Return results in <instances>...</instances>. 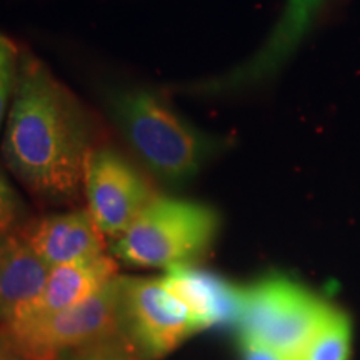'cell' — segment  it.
Masks as SVG:
<instances>
[{
  "label": "cell",
  "mask_w": 360,
  "mask_h": 360,
  "mask_svg": "<svg viewBox=\"0 0 360 360\" xmlns=\"http://www.w3.org/2000/svg\"><path fill=\"white\" fill-rule=\"evenodd\" d=\"M6 342H8L7 334H6V330H4V327L0 326V344H6Z\"/></svg>",
  "instance_id": "obj_19"
},
{
  "label": "cell",
  "mask_w": 360,
  "mask_h": 360,
  "mask_svg": "<svg viewBox=\"0 0 360 360\" xmlns=\"http://www.w3.org/2000/svg\"><path fill=\"white\" fill-rule=\"evenodd\" d=\"M25 222L24 202L0 170V233L17 232Z\"/></svg>",
  "instance_id": "obj_15"
},
{
  "label": "cell",
  "mask_w": 360,
  "mask_h": 360,
  "mask_svg": "<svg viewBox=\"0 0 360 360\" xmlns=\"http://www.w3.org/2000/svg\"><path fill=\"white\" fill-rule=\"evenodd\" d=\"M352 330L344 314L330 309L297 360H349Z\"/></svg>",
  "instance_id": "obj_13"
},
{
  "label": "cell",
  "mask_w": 360,
  "mask_h": 360,
  "mask_svg": "<svg viewBox=\"0 0 360 360\" xmlns=\"http://www.w3.org/2000/svg\"><path fill=\"white\" fill-rule=\"evenodd\" d=\"M67 360H139L120 337L101 342L92 347L70 355Z\"/></svg>",
  "instance_id": "obj_16"
},
{
  "label": "cell",
  "mask_w": 360,
  "mask_h": 360,
  "mask_svg": "<svg viewBox=\"0 0 360 360\" xmlns=\"http://www.w3.org/2000/svg\"><path fill=\"white\" fill-rule=\"evenodd\" d=\"M49 270L19 233H0V323L39 294Z\"/></svg>",
  "instance_id": "obj_12"
},
{
  "label": "cell",
  "mask_w": 360,
  "mask_h": 360,
  "mask_svg": "<svg viewBox=\"0 0 360 360\" xmlns=\"http://www.w3.org/2000/svg\"><path fill=\"white\" fill-rule=\"evenodd\" d=\"M219 215L200 202L155 195L122 236L112 244V257L141 269H170L193 264L210 249Z\"/></svg>",
  "instance_id": "obj_3"
},
{
  "label": "cell",
  "mask_w": 360,
  "mask_h": 360,
  "mask_svg": "<svg viewBox=\"0 0 360 360\" xmlns=\"http://www.w3.org/2000/svg\"><path fill=\"white\" fill-rule=\"evenodd\" d=\"M323 0H287L272 32L255 53L217 77L180 85L192 96H225L255 87L277 74L309 34Z\"/></svg>",
  "instance_id": "obj_8"
},
{
  "label": "cell",
  "mask_w": 360,
  "mask_h": 360,
  "mask_svg": "<svg viewBox=\"0 0 360 360\" xmlns=\"http://www.w3.org/2000/svg\"><path fill=\"white\" fill-rule=\"evenodd\" d=\"M119 335L139 360H159L197 334L191 312L162 277H117Z\"/></svg>",
  "instance_id": "obj_6"
},
{
  "label": "cell",
  "mask_w": 360,
  "mask_h": 360,
  "mask_svg": "<svg viewBox=\"0 0 360 360\" xmlns=\"http://www.w3.org/2000/svg\"><path fill=\"white\" fill-rule=\"evenodd\" d=\"M242 360H297L281 350L252 339H240Z\"/></svg>",
  "instance_id": "obj_17"
},
{
  "label": "cell",
  "mask_w": 360,
  "mask_h": 360,
  "mask_svg": "<svg viewBox=\"0 0 360 360\" xmlns=\"http://www.w3.org/2000/svg\"><path fill=\"white\" fill-rule=\"evenodd\" d=\"M330 309L300 283L270 276L242 289L238 334L297 359Z\"/></svg>",
  "instance_id": "obj_5"
},
{
  "label": "cell",
  "mask_w": 360,
  "mask_h": 360,
  "mask_svg": "<svg viewBox=\"0 0 360 360\" xmlns=\"http://www.w3.org/2000/svg\"><path fill=\"white\" fill-rule=\"evenodd\" d=\"M117 270V259L107 254L53 267L49 270L39 294L22 305L11 319L39 317L82 304L115 278Z\"/></svg>",
  "instance_id": "obj_11"
},
{
  "label": "cell",
  "mask_w": 360,
  "mask_h": 360,
  "mask_svg": "<svg viewBox=\"0 0 360 360\" xmlns=\"http://www.w3.org/2000/svg\"><path fill=\"white\" fill-rule=\"evenodd\" d=\"M17 233L49 269L105 254L107 237L87 209L30 219Z\"/></svg>",
  "instance_id": "obj_9"
},
{
  "label": "cell",
  "mask_w": 360,
  "mask_h": 360,
  "mask_svg": "<svg viewBox=\"0 0 360 360\" xmlns=\"http://www.w3.org/2000/svg\"><path fill=\"white\" fill-rule=\"evenodd\" d=\"M102 101L139 159L167 186L192 180L220 147L217 137L192 125L150 89L109 85L103 87Z\"/></svg>",
  "instance_id": "obj_2"
},
{
  "label": "cell",
  "mask_w": 360,
  "mask_h": 360,
  "mask_svg": "<svg viewBox=\"0 0 360 360\" xmlns=\"http://www.w3.org/2000/svg\"><path fill=\"white\" fill-rule=\"evenodd\" d=\"M87 210L107 238L127 231L157 193L147 179L114 148H94L84 175Z\"/></svg>",
  "instance_id": "obj_7"
},
{
  "label": "cell",
  "mask_w": 360,
  "mask_h": 360,
  "mask_svg": "<svg viewBox=\"0 0 360 360\" xmlns=\"http://www.w3.org/2000/svg\"><path fill=\"white\" fill-rule=\"evenodd\" d=\"M19 58L20 51L15 44L6 34L0 32V129L12 102L17 72H19Z\"/></svg>",
  "instance_id": "obj_14"
},
{
  "label": "cell",
  "mask_w": 360,
  "mask_h": 360,
  "mask_svg": "<svg viewBox=\"0 0 360 360\" xmlns=\"http://www.w3.org/2000/svg\"><path fill=\"white\" fill-rule=\"evenodd\" d=\"M117 277L74 307L39 317L8 319L0 326L22 360H65L80 350L120 337Z\"/></svg>",
  "instance_id": "obj_4"
},
{
  "label": "cell",
  "mask_w": 360,
  "mask_h": 360,
  "mask_svg": "<svg viewBox=\"0 0 360 360\" xmlns=\"http://www.w3.org/2000/svg\"><path fill=\"white\" fill-rule=\"evenodd\" d=\"M162 282L191 312L197 334L207 328L237 326L242 312V289L193 264L174 265Z\"/></svg>",
  "instance_id": "obj_10"
},
{
  "label": "cell",
  "mask_w": 360,
  "mask_h": 360,
  "mask_svg": "<svg viewBox=\"0 0 360 360\" xmlns=\"http://www.w3.org/2000/svg\"><path fill=\"white\" fill-rule=\"evenodd\" d=\"M92 143L94 122L84 103L44 60L20 51L2 139L11 172L42 202L69 205L84 193Z\"/></svg>",
  "instance_id": "obj_1"
},
{
  "label": "cell",
  "mask_w": 360,
  "mask_h": 360,
  "mask_svg": "<svg viewBox=\"0 0 360 360\" xmlns=\"http://www.w3.org/2000/svg\"><path fill=\"white\" fill-rule=\"evenodd\" d=\"M0 360H22V357L15 352L11 342H6V344H0Z\"/></svg>",
  "instance_id": "obj_18"
}]
</instances>
